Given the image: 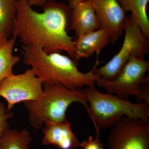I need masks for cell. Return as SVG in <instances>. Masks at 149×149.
Here are the masks:
<instances>
[{"instance_id":"cell-1","label":"cell","mask_w":149,"mask_h":149,"mask_svg":"<svg viewBox=\"0 0 149 149\" xmlns=\"http://www.w3.org/2000/svg\"><path fill=\"white\" fill-rule=\"evenodd\" d=\"M43 12L32 8L27 0H17L13 37L23 45L40 47L48 54L66 52L75 58L74 40L68 34L70 28L69 6L48 0Z\"/></svg>"},{"instance_id":"cell-2","label":"cell","mask_w":149,"mask_h":149,"mask_svg":"<svg viewBox=\"0 0 149 149\" xmlns=\"http://www.w3.org/2000/svg\"><path fill=\"white\" fill-rule=\"evenodd\" d=\"M22 48L23 62L31 67L34 74L43 83L59 84L74 90L95 86L101 78L93 70L85 73L80 72L77 61L60 53L48 54L41 48L23 45Z\"/></svg>"},{"instance_id":"cell-3","label":"cell","mask_w":149,"mask_h":149,"mask_svg":"<svg viewBox=\"0 0 149 149\" xmlns=\"http://www.w3.org/2000/svg\"><path fill=\"white\" fill-rule=\"evenodd\" d=\"M83 90L89 103L86 110L97 135H100V128H111L123 116L149 122V104L146 102L133 103L111 93H101L95 86H87Z\"/></svg>"},{"instance_id":"cell-4","label":"cell","mask_w":149,"mask_h":149,"mask_svg":"<svg viewBox=\"0 0 149 149\" xmlns=\"http://www.w3.org/2000/svg\"><path fill=\"white\" fill-rule=\"evenodd\" d=\"M77 102L85 108L88 102L83 89L71 90L62 85L43 83V91L39 98L24 102L32 127L37 130L47 122L66 120V113L71 104Z\"/></svg>"},{"instance_id":"cell-5","label":"cell","mask_w":149,"mask_h":149,"mask_svg":"<svg viewBox=\"0 0 149 149\" xmlns=\"http://www.w3.org/2000/svg\"><path fill=\"white\" fill-rule=\"evenodd\" d=\"M149 70V62L144 58L130 59L113 80H108L101 77L96 82L100 87L106 89L108 93L115 94L124 100L130 96L136 97L138 102L144 101L149 104V78L145 77Z\"/></svg>"},{"instance_id":"cell-6","label":"cell","mask_w":149,"mask_h":149,"mask_svg":"<svg viewBox=\"0 0 149 149\" xmlns=\"http://www.w3.org/2000/svg\"><path fill=\"white\" fill-rule=\"evenodd\" d=\"M123 32L124 40L120 50L106 64L93 71L101 78L111 80L116 78L128 61L133 57L144 58L149 52V40L130 14L126 17Z\"/></svg>"},{"instance_id":"cell-7","label":"cell","mask_w":149,"mask_h":149,"mask_svg":"<svg viewBox=\"0 0 149 149\" xmlns=\"http://www.w3.org/2000/svg\"><path fill=\"white\" fill-rule=\"evenodd\" d=\"M111 128L110 149H149V122L123 116Z\"/></svg>"},{"instance_id":"cell-8","label":"cell","mask_w":149,"mask_h":149,"mask_svg":"<svg viewBox=\"0 0 149 149\" xmlns=\"http://www.w3.org/2000/svg\"><path fill=\"white\" fill-rule=\"evenodd\" d=\"M43 85L31 68L22 74L13 73L1 81L0 97L6 100L8 111H10L16 104L39 98Z\"/></svg>"},{"instance_id":"cell-9","label":"cell","mask_w":149,"mask_h":149,"mask_svg":"<svg viewBox=\"0 0 149 149\" xmlns=\"http://www.w3.org/2000/svg\"><path fill=\"white\" fill-rule=\"evenodd\" d=\"M91 4L98 19L100 28L106 30L110 42H116L123 32L126 13L117 0H85Z\"/></svg>"},{"instance_id":"cell-10","label":"cell","mask_w":149,"mask_h":149,"mask_svg":"<svg viewBox=\"0 0 149 149\" xmlns=\"http://www.w3.org/2000/svg\"><path fill=\"white\" fill-rule=\"evenodd\" d=\"M42 143L52 145L61 149H73L80 147V142L71 129L67 119L60 122L45 123Z\"/></svg>"},{"instance_id":"cell-11","label":"cell","mask_w":149,"mask_h":149,"mask_svg":"<svg viewBox=\"0 0 149 149\" xmlns=\"http://www.w3.org/2000/svg\"><path fill=\"white\" fill-rule=\"evenodd\" d=\"M100 24L91 4L85 0L71 8L70 30L75 32L76 37L100 29Z\"/></svg>"},{"instance_id":"cell-12","label":"cell","mask_w":149,"mask_h":149,"mask_svg":"<svg viewBox=\"0 0 149 149\" xmlns=\"http://www.w3.org/2000/svg\"><path fill=\"white\" fill-rule=\"evenodd\" d=\"M109 42L108 33L101 28L78 36L74 40V59L78 61L80 59L87 58L95 52L97 59L101 51Z\"/></svg>"},{"instance_id":"cell-13","label":"cell","mask_w":149,"mask_h":149,"mask_svg":"<svg viewBox=\"0 0 149 149\" xmlns=\"http://www.w3.org/2000/svg\"><path fill=\"white\" fill-rule=\"evenodd\" d=\"M125 13L131 14L139 24L141 31L149 38V20L147 8L149 0H117Z\"/></svg>"},{"instance_id":"cell-14","label":"cell","mask_w":149,"mask_h":149,"mask_svg":"<svg viewBox=\"0 0 149 149\" xmlns=\"http://www.w3.org/2000/svg\"><path fill=\"white\" fill-rule=\"evenodd\" d=\"M16 40L12 37L0 44V82L13 74V66L20 61V58L13 54Z\"/></svg>"},{"instance_id":"cell-15","label":"cell","mask_w":149,"mask_h":149,"mask_svg":"<svg viewBox=\"0 0 149 149\" xmlns=\"http://www.w3.org/2000/svg\"><path fill=\"white\" fill-rule=\"evenodd\" d=\"M32 141L28 130L9 128L0 138V149H30Z\"/></svg>"},{"instance_id":"cell-16","label":"cell","mask_w":149,"mask_h":149,"mask_svg":"<svg viewBox=\"0 0 149 149\" xmlns=\"http://www.w3.org/2000/svg\"><path fill=\"white\" fill-rule=\"evenodd\" d=\"M17 0H0V36L8 39L12 35Z\"/></svg>"},{"instance_id":"cell-17","label":"cell","mask_w":149,"mask_h":149,"mask_svg":"<svg viewBox=\"0 0 149 149\" xmlns=\"http://www.w3.org/2000/svg\"><path fill=\"white\" fill-rule=\"evenodd\" d=\"M13 116V113L8 111L5 104L0 101V138L10 128L8 120Z\"/></svg>"},{"instance_id":"cell-18","label":"cell","mask_w":149,"mask_h":149,"mask_svg":"<svg viewBox=\"0 0 149 149\" xmlns=\"http://www.w3.org/2000/svg\"><path fill=\"white\" fill-rule=\"evenodd\" d=\"M80 147L83 149H104L103 144L100 141L99 135L95 139L90 136L87 140L80 143Z\"/></svg>"},{"instance_id":"cell-19","label":"cell","mask_w":149,"mask_h":149,"mask_svg":"<svg viewBox=\"0 0 149 149\" xmlns=\"http://www.w3.org/2000/svg\"><path fill=\"white\" fill-rule=\"evenodd\" d=\"M48 0H27L28 4L31 6H42L45 5Z\"/></svg>"},{"instance_id":"cell-20","label":"cell","mask_w":149,"mask_h":149,"mask_svg":"<svg viewBox=\"0 0 149 149\" xmlns=\"http://www.w3.org/2000/svg\"><path fill=\"white\" fill-rule=\"evenodd\" d=\"M83 0H68V3H69V6L70 8H72L74 7V6L77 4L78 3L82 1Z\"/></svg>"},{"instance_id":"cell-21","label":"cell","mask_w":149,"mask_h":149,"mask_svg":"<svg viewBox=\"0 0 149 149\" xmlns=\"http://www.w3.org/2000/svg\"><path fill=\"white\" fill-rule=\"evenodd\" d=\"M7 39H6V38H5V37L0 36V44H1V43L4 42V41L6 40Z\"/></svg>"}]
</instances>
